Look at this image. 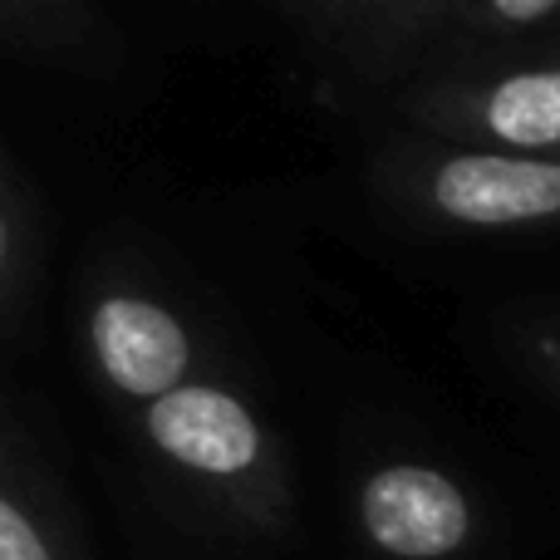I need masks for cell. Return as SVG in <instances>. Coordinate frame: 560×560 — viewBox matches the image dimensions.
Masks as SVG:
<instances>
[{"label": "cell", "mask_w": 560, "mask_h": 560, "mask_svg": "<svg viewBox=\"0 0 560 560\" xmlns=\"http://www.w3.org/2000/svg\"><path fill=\"white\" fill-rule=\"evenodd\" d=\"M369 541L394 560H443L472 536V506L453 477L418 463L378 467L359 492Z\"/></svg>", "instance_id": "6da1fadb"}, {"label": "cell", "mask_w": 560, "mask_h": 560, "mask_svg": "<svg viewBox=\"0 0 560 560\" xmlns=\"http://www.w3.org/2000/svg\"><path fill=\"white\" fill-rule=\"evenodd\" d=\"M487 124H492L497 138H506L516 148L560 143V69L506 79L487 104Z\"/></svg>", "instance_id": "5b68a950"}, {"label": "cell", "mask_w": 560, "mask_h": 560, "mask_svg": "<svg viewBox=\"0 0 560 560\" xmlns=\"http://www.w3.org/2000/svg\"><path fill=\"white\" fill-rule=\"evenodd\" d=\"M497 10H502L506 20H541L546 10H556L560 0H492Z\"/></svg>", "instance_id": "8992f818"}, {"label": "cell", "mask_w": 560, "mask_h": 560, "mask_svg": "<svg viewBox=\"0 0 560 560\" xmlns=\"http://www.w3.org/2000/svg\"><path fill=\"white\" fill-rule=\"evenodd\" d=\"M433 202L472 226H512L560 212V163L453 158L433 177Z\"/></svg>", "instance_id": "3957f363"}, {"label": "cell", "mask_w": 560, "mask_h": 560, "mask_svg": "<svg viewBox=\"0 0 560 560\" xmlns=\"http://www.w3.org/2000/svg\"><path fill=\"white\" fill-rule=\"evenodd\" d=\"M94 349L104 359V374L124 394L158 404L163 394L183 388L177 378L187 369V335L153 300H104L94 310Z\"/></svg>", "instance_id": "277c9868"}, {"label": "cell", "mask_w": 560, "mask_h": 560, "mask_svg": "<svg viewBox=\"0 0 560 560\" xmlns=\"http://www.w3.org/2000/svg\"><path fill=\"white\" fill-rule=\"evenodd\" d=\"M148 438L173 463L202 477H242L261 457V428L256 418L222 388L183 384L163 394L148 413Z\"/></svg>", "instance_id": "7a4b0ae2"}]
</instances>
